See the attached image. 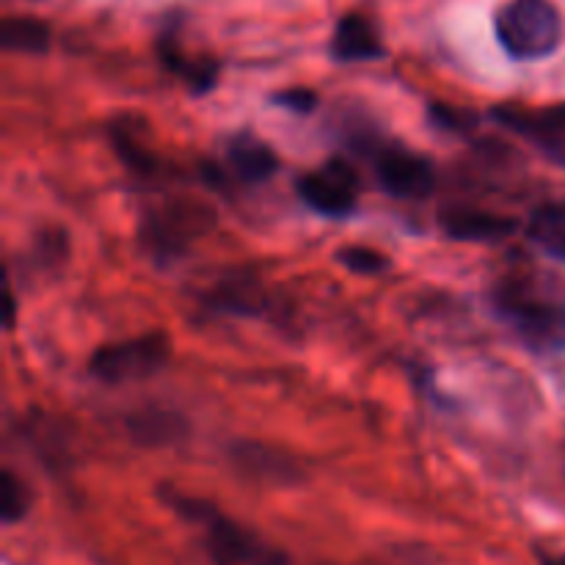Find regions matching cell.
I'll return each instance as SVG.
<instances>
[{
	"instance_id": "cell-10",
	"label": "cell",
	"mask_w": 565,
	"mask_h": 565,
	"mask_svg": "<svg viewBox=\"0 0 565 565\" xmlns=\"http://www.w3.org/2000/svg\"><path fill=\"white\" fill-rule=\"evenodd\" d=\"M226 163L248 185L270 180L279 171V158H276L274 147L257 138L254 132H237L226 143Z\"/></svg>"
},
{
	"instance_id": "cell-4",
	"label": "cell",
	"mask_w": 565,
	"mask_h": 565,
	"mask_svg": "<svg viewBox=\"0 0 565 565\" xmlns=\"http://www.w3.org/2000/svg\"><path fill=\"white\" fill-rule=\"evenodd\" d=\"M494 307L527 345L539 351H565V307L527 296L519 287H502Z\"/></svg>"
},
{
	"instance_id": "cell-14",
	"label": "cell",
	"mask_w": 565,
	"mask_h": 565,
	"mask_svg": "<svg viewBox=\"0 0 565 565\" xmlns=\"http://www.w3.org/2000/svg\"><path fill=\"white\" fill-rule=\"evenodd\" d=\"M0 42L9 53L42 55L50 50V25L31 14L6 17L0 25Z\"/></svg>"
},
{
	"instance_id": "cell-6",
	"label": "cell",
	"mask_w": 565,
	"mask_h": 565,
	"mask_svg": "<svg viewBox=\"0 0 565 565\" xmlns=\"http://www.w3.org/2000/svg\"><path fill=\"white\" fill-rule=\"evenodd\" d=\"M381 188L397 199H425L436 191V166L408 147H384L375 154Z\"/></svg>"
},
{
	"instance_id": "cell-17",
	"label": "cell",
	"mask_w": 565,
	"mask_h": 565,
	"mask_svg": "<svg viewBox=\"0 0 565 565\" xmlns=\"http://www.w3.org/2000/svg\"><path fill=\"white\" fill-rule=\"evenodd\" d=\"M337 259H340V265H345L351 274H359V276L384 274V270L392 265L390 257L373 246H345L337 252Z\"/></svg>"
},
{
	"instance_id": "cell-11",
	"label": "cell",
	"mask_w": 565,
	"mask_h": 565,
	"mask_svg": "<svg viewBox=\"0 0 565 565\" xmlns=\"http://www.w3.org/2000/svg\"><path fill=\"white\" fill-rule=\"evenodd\" d=\"M158 53L160 61L191 86L193 94L210 92L218 81V61L210 58V55L188 53L177 33H163L158 39Z\"/></svg>"
},
{
	"instance_id": "cell-8",
	"label": "cell",
	"mask_w": 565,
	"mask_h": 565,
	"mask_svg": "<svg viewBox=\"0 0 565 565\" xmlns=\"http://www.w3.org/2000/svg\"><path fill=\"white\" fill-rule=\"evenodd\" d=\"M439 224L452 241L467 243H500L516 232V221L508 215L478 207H447L441 210Z\"/></svg>"
},
{
	"instance_id": "cell-2",
	"label": "cell",
	"mask_w": 565,
	"mask_h": 565,
	"mask_svg": "<svg viewBox=\"0 0 565 565\" xmlns=\"http://www.w3.org/2000/svg\"><path fill=\"white\" fill-rule=\"evenodd\" d=\"M500 47L513 61H541L563 44V14L552 0H505L494 14Z\"/></svg>"
},
{
	"instance_id": "cell-7",
	"label": "cell",
	"mask_w": 565,
	"mask_h": 565,
	"mask_svg": "<svg viewBox=\"0 0 565 565\" xmlns=\"http://www.w3.org/2000/svg\"><path fill=\"white\" fill-rule=\"evenodd\" d=\"M494 119L511 132L539 147L546 158L565 163V103L544 108H494Z\"/></svg>"
},
{
	"instance_id": "cell-19",
	"label": "cell",
	"mask_w": 565,
	"mask_h": 565,
	"mask_svg": "<svg viewBox=\"0 0 565 565\" xmlns=\"http://www.w3.org/2000/svg\"><path fill=\"white\" fill-rule=\"evenodd\" d=\"M6 303H9V315H6V329H14V296H6Z\"/></svg>"
},
{
	"instance_id": "cell-20",
	"label": "cell",
	"mask_w": 565,
	"mask_h": 565,
	"mask_svg": "<svg viewBox=\"0 0 565 565\" xmlns=\"http://www.w3.org/2000/svg\"><path fill=\"white\" fill-rule=\"evenodd\" d=\"M544 565H565V557H546Z\"/></svg>"
},
{
	"instance_id": "cell-1",
	"label": "cell",
	"mask_w": 565,
	"mask_h": 565,
	"mask_svg": "<svg viewBox=\"0 0 565 565\" xmlns=\"http://www.w3.org/2000/svg\"><path fill=\"white\" fill-rule=\"evenodd\" d=\"M171 508L182 519L202 527L204 546H207L215 565H290V561L279 550H274L268 541H263L243 524L232 522L230 516L218 513L207 502L171 494Z\"/></svg>"
},
{
	"instance_id": "cell-3",
	"label": "cell",
	"mask_w": 565,
	"mask_h": 565,
	"mask_svg": "<svg viewBox=\"0 0 565 565\" xmlns=\"http://www.w3.org/2000/svg\"><path fill=\"white\" fill-rule=\"evenodd\" d=\"M171 359V340L166 331L110 342L88 359V373L103 384H136L158 375Z\"/></svg>"
},
{
	"instance_id": "cell-15",
	"label": "cell",
	"mask_w": 565,
	"mask_h": 565,
	"mask_svg": "<svg viewBox=\"0 0 565 565\" xmlns=\"http://www.w3.org/2000/svg\"><path fill=\"white\" fill-rule=\"evenodd\" d=\"M28 508H31V494H28L25 483L11 469H3V475H0V516H3V524H17L20 519H25Z\"/></svg>"
},
{
	"instance_id": "cell-5",
	"label": "cell",
	"mask_w": 565,
	"mask_h": 565,
	"mask_svg": "<svg viewBox=\"0 0 565 565\" xmlns=\"http://www.w3.org/2000/svg\"><path fill=\"white\" fill-rule=\"evenodd\" d=\"M298 196L320 215L342 218L356 207L359 199V174L348 160L331 158L318 169L307 171L296 182Z\"/></svg>"
},
{
	"instance_id": "cell-12",
	"label": "cell",
	"mask_w": 565,
	"mask_h": 565,
	"mask_svg": "<svg viewBox=\"0 0 565 565\" xmlns=\"http://www.w3.org/2000/svg\"><path fill=\"white\" fill-rule=\"evenodd\" d=\"M127 430H130V439L138 441V445L163 447L185 439L188 423L177 412L147 408V412H136L132 417H127Z\"/></svg>"
},
{
	"instance_id": "cell-9",
	"label": "cell",
	"mask_w": 565,
	"mask_h": 565,
	"mask_svg": "<svg viewBox=\"0 0 565 565\" xmlns=\"http://www.w3.org/2000/svg\"><path fill=\"white\" fill-rule=\"evenodd\" d=\"M329 50L340 64H359V61L381 58L384 42H381L379 28L373 25L370 17L359 14V11H348L334 25Z\"/></svg>"
},
{
	"instance_id": "cell-13",
	"label": "cell",
	"mask_w": 565,
	"mask_h": 565,
	"mask_svg": "<svg viewBox=\"0 0 565 565\" xmlns=\"http://www.w3.org/2000/svg\"><path fill=\"white\" fill-rule=\"evenodd\" d=\"M527 235L541 252L565 263V199L561 202H546L530 215Z\"/></svg>"
},
{
	"instance_id": "cell-18",
	"label": "cell",
	"mask_w": 565,
	"mask_h": 565,
	"mask_svg": "<svg viewBox=\"0 0 565 565\" xmlns=\"http://www.w3.org/2000/svg\"><path fill=\"white\" fill-rule=\"evenodd\" d=\"M274 103L287 110H296V114H312L318 108V94L309 88H287V92L274 94Z\"/></svg>"
},
{
	"instance_id": "cell-16",
	"label": "cell",
	"mask_w": 565,
	"mask_h": 565,
	"mask_svg": "<svg viewBox=\"0 0 565 565\" xmlns=\"http://www.w3.org/2000/svg\"><path fill=\"white\" fill-rule=\"evenodd\" d=\"M213 301H215L213 307L226 309V312H235V315H252L259 309L257 287H254L252 281H246V285H243V279L224 281V285H218Z\"/></svg>"
}]
</instances>
